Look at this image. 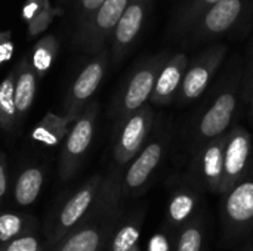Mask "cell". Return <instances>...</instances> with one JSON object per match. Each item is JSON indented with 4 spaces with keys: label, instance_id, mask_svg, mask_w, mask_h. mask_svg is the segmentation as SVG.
I'll return each instance as SVG.
<instances>
[{
    "label": "cell",
    "instance_id": "cell-1",
    "mask_svg": "<svg viewBox=\"0 0 253 251\" xmlns=\"http://www.w3.org/2000/svg\"><path fill=\"white\" fill-rule=\"evenodd\" d=\"M169 55V52L156 53L139 62L129 74L111 105V118L114 120V126L150 102L157 75Z\"/></svg>",
    "mask_w": 253,
    "mask_h": 251
},
{
    "label": "cell",
    "instance_id": "cell-2",
    "mask_svg": "<svg viewBox=\"0 0 253 251\" xmlns=\"http://www.w3.org/2000/svg\"><path fill=\"white\" fill-rule=\"evenodd\" d=\"M99 104L89 102L84 111L73 123L67 138L64 139L59 158V179L62 182L73 179L79 172L95 136Z\"/></svg>",
    "mask_w": 253,
    "mask_h": 251
},
{
    "label": "cell",
    "instance_id": "cell-3",
    "mask_svg": "<svg viewBox=\"0 0 253 251\" xmlns=\"http://www.w3.org/2000/svg\"><path fill=\"white\" fill-rule=\"evenodd\" d=\"M102 179V175H93L61 206L49 232V244L52 247L89 216L96 203Z\"/></svg>",
    "mask_w": 253,
    "mask_h": 251
},
{
    "label": "cell",
    "instance_id": "cell-4",
    "mask_svg": "<svg viewBox=\"0 0 253 251\" xmlns=\"http://www.w3.org/2000/svg\"><path fill=\"white\" fill-rule=\"evenodd\" d=\"M154 126V109L144 105L116 126V141L113 146L114 167L125 170L132 158L147 143Z\"/></svg>",
    "mask_w": 253,
    "mask_h": 251
},
{
    "label": "cell",
    "instance_id": "cell-5",
    "mask_svg": "<svg viewBox=\"0 0 253 251\" xmlns=\"http://www.w3.org/2000/svg\"><path fill=\"white\" fill-rule=\"evenodd\" d=\"M129 3L130 0H104L92 18L80 28H76V46L90 55L105 49V44L110 41L111 34Z\"/></svg>",
    "mask_w": 253,
    "mask_h": 251
},
{
    "label": "cell",
    "instance_id": "cell-6",
    "mask_svg": "<svg viewBox=\"0 0 253 251\" xmlns=\"http://www.w3.org/2000/svg\"><path fill=\"white\" fill-rule=\"evenodd\" d=\"M222 223L225 235L239 238L253 228V169L224 194Z\"/></svg>",
    "mask_w": 253,
    "mask_h": 251
},
{
    "label": "cell",
    "instance_id": "cell-7",
    "mask_svg": "<svg viewBox=\"0 0 253 251\" xmlns=\"http://www.w3.org/2000/svg\"><path fill=\"white\" fill-rule=\"evenodd\" d=\"M168 142L169 141L166 133L156 135L154 138L147 141L142 149L132 158V161L123 170L122 197L135 195L148 183V180L165 158Z\"/></svg>",
    "mask_w": 253,
    "mask_h": 251
},
{
    "label": "cell",
    "instance_id": "cell-8",
    "mask_svg": "<svg viewBox=\"0 0 253 251\" xmlns=\"http://www.w3.org/2000/svg\"><path fill=\"white\" fill-rule=\"evenodd\" d=\"M227 55L225 44H213L203 50L197 58L188 61L185 75L178 92L176 101L179 104L191 102L203 95V92L211 84L212 78L218 72L222 61Z\"/></svg>",
    "mask_w": 253,
    "mask_h": 251
},
{
    "label": "cell",
    "instance_id": "cell-9",
    "mask_svg": "<svg viewBox=\"0 0 253 251\" xmlns=\"http://www.w3.org/2000/svg\"><path fill=\"white\" fill-rule=\"evenodd\" d=\"M227 133L215 139L199 143L190 164V176L193 185L199 189L221 192L224 175V148Z\"/></svg>",
    "mask_w": 253,
    "mask_h": 251
},
{
    "label": "cell",
    "instance_id": "cell-10",
    "mask_svg": "<svg viewBox=\"0 0 253 251\" xmlns=\"http://www.w3.org/2000/svg\"><path fill=\"white\" fill-rule=\"evenodd\" d=\"M110 62V50L102 49L95 53V56L84 65V68L79 72L74 83L71 84L65 102H64V114L77 120V117L84 111L89 105L90 98L98 90L105 71Z\"/></svg>",
    "mask_w": 253,
    "mask_h": 251
},
{
    "label": "cell",
    "instance_id": "cell-11",
    "mask_svg": "<svg viewBox=\"0 0 253 251\" xmlns=\"http://www.w3.org/2000/svg\"><path fill=\"white\" fill-rule=\"evenodd\" d=\"M237 109V89L234 83L224 86L206 111L197 118L194 136L199 143L225 135Z\"/></svg>",
    "mask_w": 253,
    "mask_h": 251
},
{
    "label": "cell",
    "instance_id": "cell-12",
    "mask_svg": "<svg viewBox=\"0 0 253 251\" xmlns=\"http://www.w3.org/2000/svg\"><path fill=\"white\" fill-rule=\"evenodd\" d=\"M154 0H130L110 38V59L119 64L136 43Z\"/></svg>",
    "mask_w": 253,
    "mask_h": 251
},
{
    "label": "cell",
    "instance_id": "cell-13",
    "mask_svg": "<svg viewBox=\"0 0 253 251\" xmlns=\"http://www.w3.org/2000/svg\"><path fill=\"white\" fill-rule=\"evenodd\" d=\"M252 4L253 0H219L194 24L188 37L203 41L222 36L243 18Z\"/></svg>",
    "mask_w": 253,
    "mask_h": 251
},
{
    "label": "cell",
    "instance_id": "cell-14",
    "mask_svg": "<svg viewBox=\"0 0 253 251\" xmlns=\"http://www.w3.org/2000/svg\"><path fill=\"white\" fill-rule=\"evenodd\" d=\"M252 151L253 141L248 129L239 124L233 126L227 132L225 139L221 194H225L251 170Z\"/></svg>",
    "mask_w": 253,
    "mask_h": 251
},
{
    "label": "cell",
    "instance_id": "cell-15",
    "mask_svg": "<svg viewBox=\"0 0 253 251\" xmlns=\"http://www.w3.org/2000/svg\"><path fill=\"white\" fill-rule=\"evenodd\" d=\"M187 65H188V58L185 53L179 52V53L169 55V58L166 59V62L163 64L157 75V80H156V84L150 98L151 105L162 107L176 99L184 75H185Z\"/></svg>",
    "mask_w": 253,
    "mask_h": 251
},
{
    "label": "cell",
    "instance_id": "cell-16",
    "mask_svg": "<svg viewBox=\"0 0 253 251\" xmlns=\"http://www.w3.org/2000/svg\"><path fill=\"white\" fill-rule=\"evenodd\" d=\"M16 77H15V105H16V118L18 124L24 121L27 117L37 93V83L39 77L34 68L30 64L28 56L18 62L15 67Z\"/></svg>",
    "mask_w": 253,
    "mask_h": 251
},
{
    "label": "cell",
    "instance_id": "cell-17",
    "mask_svg": "<svg viewBox=\"0 0 253 251\" xmlns=\"http://www.w3.org/2000/svg\"><path fill=\"white\" fill-rule=\"evenodd\" d=\"M74 121V118L65 114L58 115L53 112H47L31 130V141L43 146H56L62 143V141L67 138Z\"/></svg>",
    "mask_w": 253,
    "mask_h": 251
},
{
    "label": "cell",
    "instance_id": "cell-18",
    "mask_svg": "<svg viewBox=\"0 0 253 251\" xmlns=\"http://www.w3.org/2000/svg\"><path fill=\"white\" fill-rule=\"evenodd\" d=\"M200 194L196 185H184L176 189L168 204L166 219L170 226H181L194 216L199 206Z\"/></svg>",
    "mask_w": 253,
    "mask_h": 251
},
{
    "label": "cell",
    "instance_id": "cell-19",
    "mask_svg": "<svg viewBox=\"0 0 253 251\" xmlns=\"http://www.w3.org/2000/svg\"><path fill=\"white\" fill-rule=\"evenodd\" d=\"M44 183V172L40 166H30L19 172L13 185V200L19 207L34 204Z\"/></svg>",
    "mask_w": 253,
    "mask_h": 251
},
{
    "label": "cell",
    "instance_id": "cell-20",
    "mask_svg": "<svg viewBox=\"0 0 253 251\" xmlns=\"http://www.w3.org/2000/svg\"><path fill=\"white\" fill-rule=\"evenodd\" d=\"M15 68L0 83V130L10 133L18 124L15 105Z\"/></svg>",
    "mask_w": 253,
    "mask_h": 251
},
{
    "label": "cell",
    "instance_id": "cell-21",
    "mask_svg": "<svg viewBox=\"0 0 253 251\" xmlns=\"http://www.w3.org/2000/svg\"><path fill=\"white\" fill-rule=\"evenodd\" d=\"M58 52H59V40L53 34H44L34 44L28 59H30V64L34 68L39 78H42L47 74Z\"/></svg>",
    "mask_w": 253,
    "mask_h": 251
},
{
    "label": "cell",
    "instance_id": "cell-22",
    "mask_svg": "<svg viewBox=\"0 0 253 251\" xmlns=\"http://www.w3.org/2000/svg\"><path fill=\"white\" fill-rule=\"evenodd\" d=\"M34 228L36 219L28 215L13 212L0 213V247L21 235L34 232Z\"/></svg>",
    "mask_w": 253,
    "mask_h": 251
},
{
    "label": "cell",
    "instance_id": "cell-23",
    "mask_svg": "<svg viewBox=\"0 0 253 251\" xmlns=\"http://www.w3.org/2000/svg\"><path fill=\"white\" fill-rule=\"evenodd\" d=\"M219 0H187L185 6L179 10L175 21V31L179 36H188L194 24Z\"/></svg>",
    "mask_w": 253,
    "mask_h": 251
},
{
    "label": "cell",
    "instance_id": "cell-24",
    "mask_svg": "<svg viewBox=\"0 0 253 251\" xmlns=\"http://www.w3.org/2000/svg\"><path fill=\"white\" fill-rule=\"evenodd\" d=\"M141 217L135 216L125 222L113 235L110 241V250L108 251H133L136 249V243L139 238V229H141Z\"/></svg>",
    "mask_w": 253,
    "mask_h": 251
},
{
    "label": "cell",
    "instance_id": "cell-25",
    "mask_svg": "<svg viewBox=\"0 0 253 251\" xmlns=\"http://www.w3.org/2000/svg\"><path fill=\"white\" fill-rule=\"evenodd\" d=\"M203 249V229L200 222L188 223L179 234L176 241V251H202Z\"/></svg>",
    "mask_w": 253,
    "mask_h": 251
},
{
    "label": "cell",
    "instance_id": "cell-26",
    "mask_svg": "<svg viewBox=\"0 0 253 251\" xmlns=\"http://www.w3.org/2000/svg\"><path fill=\"white\" fill-rule=\"evenodd\" d=\"M0 251H44V244L34 232H28L4 244Z\"/></svg>",
    "mask_w": 253,
    "mask_h": 251
},
{
    "label": "cell",
    "instance_id": "cell-27",
    "mask_svg": "<svg viewBox=\"0 0 253 251\" xmlns=\"http://www.w3.org/2000/svg\"><path fill=\"white\" fill-rule=\"evenodd\" d=\"M58 9H55V7H47V9H44V10H42L39 15H36L30 22H28V36L30 37H37V36H40L42 33H44L47 28H49V25L52 24V21H53V18L58 15Z\"/></svg>",
    "mask_w": 253,
    "mask_h": 251
},
{
    "label": "cell",
    "instance_id": "cell-28",
    "mask_svg": "<svg viewBox=\"0 0 253 251\" xmlns=\"http://www.w3.org/2000/svg\"><path fill=\"white\" fill-rule=\"evenodd\" d=\"M102 3L104 0H77L76 1V28H80L83 24H86Z\"/></svg>",
    "mask_w": 253,
    "mask_h": 251
},
{
    "label": "cell",
    "instance_id": "cell-29",
    "mask_svg": "<svg viewBox=\"0 0 253 251\" xmlns=\"http://www.w3.org/2000/svg\"><path fill=\"white\" fill-rule=\"evenodd\" d=\"M15 50L12 31H0V65L12 59Z\"/></svg>",
    "mask_w": 253,
    "mask_h": 251
},
{
    "label": "cell",
    "instance_id": "cell-30",
    "mask_svg": "<svg viewBox=\"0 0 253 251\" xmlns=\"http://www.w3.org/2000/svg\"><path fill=\"white\" fill-rule=\"evenodd\" d=\"M50 7L49 0H27V3L22 7V19L28 24L36 15H39L42 10Z\"/></svg>",
    "mask_w": 253,
    "mask_h": 251
},
{
    "label": "cell",
    "instance_id": "cell-31",
    "mask_svg": "<svg viewBox=\"0 0 253 251\" xmlns=\"http://www.w3.org/2000/svg\"><path fill=\"white\" fill-rule=\"evenodd\" d=\"M7 194V167H6V155L0 151V203L4 200Z\"/></svg>",
    "mask_w": 253,
    "mask_h": 251
},
{
    "label": "cell",
    "instance_id": "cell-32",
    "mask_svg": "<svg viewBox=\"0 0 253 251\" xmlns=\"http://www.w3.org/2000/svg\"><path fill=\"white\" fill-rule=\"evenodd\" d=\"M148 251H169V246L165 237L162 235H156L148 246Z\"/></svg>",
    "mask_w": 253,
    "mask_h": 251
},
{
    "label": "cell",
    "instance_id": "cell-33",
    "mask_svg": "<svg viewBox=\"0 0 253 251\" xmlns=\"http://www.w3.org/2000/svg\"><path fill=\"white\" fill-rule=\"evenodd\" d=\"M251 114L253 118V84H252V92H251Z\"/></svg>",
    "mask_w": 253,
    "mask_h": 251
},
{
    "label": "cell",
    "instance_id": "cell-34",
    "mask_svg": "<svg viewBox=\"0 0 253 251\" xmlns=\"http://www.w3.org/2000/svg\"><path fill=\"white\" fill-rule=\"evenodd\" d=\"M133 251H138V249H135V250H133Z\"/></svg>",
    "mask_w": 253,
    "mask_h": 251
}]
</instances>
